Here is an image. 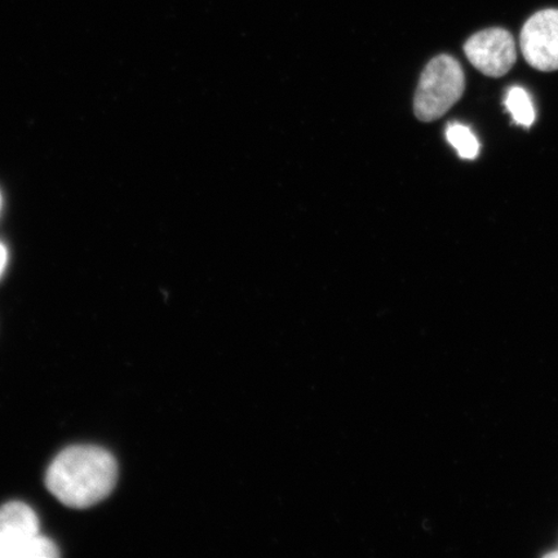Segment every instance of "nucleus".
<instances>
[{
    "instance_id": "5",
    "label": "nucleus",
    "mask_w": 558,
    "mask_h": 558,
    "mask_svg": "<svg viewBox=\"0 0 558 558\" xmlns=\"http://www.w3.org/2000/svg\"><path fill=\"white\" fill-rule=\"evenodd\" d=\"M520 46L530 66L541 72L558 70V10L534 13L522 27Z\"/></svg>"
},
{
    "instance_id": "6",
    "label": "nucleus",
    "mask_w": 558,
    "mask_h": 558,
    "mask_svg": "<svg viewBox=\"0 0 558 558\" xmlns=\"http://www.w3.org/2000/svg\"><path fill=\"white\" fill-rule=\"evenodd\" d=\"M506 108L511 113L515 124L532 128L535 122V109L532 97L522 87L509 88L506 97Z\"/></svg>"
},
{
    "instance_id": "8",
    "label": "nucleus",
    "mask_w": 558,
    "mask_h": 558,
    "mask_svg": "<svg viewBox=\"0 0 558 558\" xmlns=\"http://www.w3.org/2000/svg\"><path fill=\"white\" fill-rule=\"evenodd\" d=\"M7 263H9V253L2 242H0V277H2L5 270Z\"/></svg>"
},
{
    "instance_id": "9",
    "label": "nucleus",
    "mask_w": 558,
    "mask_h": 558,
    "mask_svg": "<svg viewBox=\"0 0 558 558\" xmlns=\"http://www.w3.org/2000/svg\"><path fill=\"white\" fill-rule=\"evenodd\" d=\"M0 207H2V195H0Z\"/></svg>"
},
{
    "instance_id": "1",
    "label": "nucleus",
    "mask_w": 558,
    "mask_h": 558,
    "mask_svg": "<svg viewBox=\"0 0 558 558\" xmlns=\"http://www.w3.org/2000/svg\"><path fill=\"white\" fill-rule=\"evenodd\" d=\"M117 477L118 465L110 452L95 446H73L56 457L46 485L62 505L87 508L113 492Z\"/></svg>"
},
{
    "instance_id": "10",
    "label": "nucleus",
    "mask_w": 558,
    "mask_h": 558,
    "mask_svg": "<svg viewBox=\"0 0 558 558\" xmlns=\"http://www.w3.org/2000/svg\"><path fill=\"white\" fill-rule=\"evenodd\" d=\"M558 555V554H557Z\"/></svg>"
},
{
    "instance_id": "7",
    "label": "nucleus",
    "mask_w": 558,
    "mask_h": 558,
    "mask_svg": "<svg viewBox=\"0 0 558 558\" xmlns=\"http://www.w3.org/2000/svg\"><path fill=\"white\" fill-rule=\"evenodd\" d=\"M446 138L453 146V149H457L460 158L470 160L477 158L480 143L466 125L450 123L448 130H446Z\"/></svg>"
},
{
    "instance_id": "4",
    "label": "nucleus",
    "mask_w": 558,
    "mask_h": 558,
    "mask_svg": "<svg viewBox=\"0 0 558 558\" xmlns=\"http://www.w3.org/2000/svg\"><path fill=\"white\" fill-rule=\"evenodd\" d=\"M464 52L481 73L499 78L506 75L518 59L513 35L500 27H492L465 41Z\"/></svg>"
},
{
    "instance_id": "2",
    "label": "nucleus",
    "mask_w": 558,
    "mask_h": 558,
    "mask_svg": "<svg viewBox=\"0 0 558 558\" xmlns=\"http://www.w3.org/2000/svg\"><path fill=\"white\" fill-rule=\"evenodd\" d=\"M462 65L450 54H439L428 62L418 80L414 111L418 121L434 122L444 117L464 94Z\"/></svg>"
},
{
    "instance_id": "3",
    "label": "nucleus",
    "mask_w": 558,
    "mask_h": 558,
    "mask_svg": "<svg viewBox=\"0 0 558 558\" xmlns=\"http://www.w3.org/2000/svg\"><path fill=\"white\" fill-rule=\"evenodd\" d=\"M56 544L39 533V520L32 507L12 501L0 507V558H54Z\"/></svg>"
}]
</instances>
